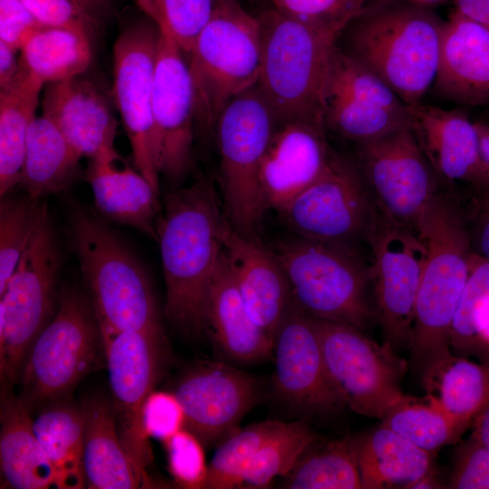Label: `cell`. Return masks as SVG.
<instances>
[{
    "instance_id": "57",
    "label": "cell",
    "mask_w": 489,
    "mask_h": 489,
    "mask_svg": "<svg viewBox=\"0 0 489 489\" xmlns=\"http://www.w3.org/2000/svg\"><path fill=\"white\" fill-rule=\"evenodd\" d=\"M417 1L430 2V1H436V0H417Z\"/></svg>"
},
{
    "instance_id": "35",
    "label": "cell",
    "mask_w": 489,
    "mask_h": 489,
    "mask_svg": "<svg viewBox=\"0 0 489 489\" xmlns=\"http://www.w3.org/2000/svg\"><path fill=\"white\" fill-rule=\"evenodd\" d=\"M283 478L282 487L288 489H362L352 437L317 438Z\"/></svg>"
},
{
    "instance_id": "8",
    "label": "cell",
    "mask_w": 489,
    "mask_h": 489,
    "mask_svg": "<svg viewBox=\"0 0 489 489\" xmlns=\"http://www.w3.org/2000/svg\"><path fill=\"white\" fill-rule=\"evenodd\" d=\"M276 125L254 86L228 102L215 128L223 207L230 225L244 235L256 236L265 213L259 173Z\"/></svg>"
},
{
    "instance_id": "53",
    "label": "cell",
    "mask_w": 489,
    "mask_h": 489,
    "mask_svg": "<svg viewBox=\"0 0 489 489\" xmlns=\"http://www.w3.org/2000/svg\"><path fill=\"white\" fill-rule=\"evenodd\" d=\"M456 11L489 30V0H455Z\"/></svg>"
},
{
    "instance_id": "22",
    "label": "cell",
    "mask_w": 489,
    "mask_h": 489,
    "mask_svg": "<svg viewBox=\"0 0 489 489\" xmlns=\"http://www.w3.org/2000/svg\"><path fill=\"white\" fill-rule=\"evenodd\" d=\"M409 122L427 160L447 183L480 181L479 136L464 111L416 103L408 106Z\"/></svg>"
},
{
    "instance_id": "6",
    "label": "cell",
    "mask_w": 489,
    "mask_h": 489,
    "mask_svg": "<svg viewBox=\"0 0 489 489\" xmlns=\"http://www.w3.org/2000/svg\"><path fill=\"white\" fill-rule=\"evenodd\" d=\"M270 248L285 272L293 302L309 316L360 331L377 320L370 262L362 254L292 235Z\"/></svg>"
},
{
    "instance_id": "19",
    "label": "cell",
    "mask_w": 489,
    "mask_h": 489,
    "mask_svg": "<svg viewBox=\"0 0 489 489\" xmlns=\"http://www.w3.org/2000/svg\"><path fill=\"white\" fill-rule=\"evenodd\" d=\"M174 393L184 409L185 428L209 446L238 429L258 402L260 386L248 373L224 363L205 362L187 371Z\"/></svg>"
},
{
    "instance_id": "36",
    "label": "cell",
    "mask_w": 489,
    "mask_h": 489,
    "mask_svg": "<svg viewBox=\"0 0 489 489\" xmlns=\"http://www.w3.org/2000/svg\"><path fill=\"white\" fill-rule=\"evenodd\" d=\"M451 350L489 368V261L475 254L453 321Z\"/></svg>"
},
{
    "instance_id": "39",
    "label": "cell",
    "mask_w": 489,
    "mask_h": 489,
    "mask_svg": "<svg viewBox=\"0 0 489 489\" xmlns=\"http://www.w3.org/2000/svg\"><path fill=\"white\" fill-rule=\"evenodd\" d=\"M283 422L265 420L238 428L219 443L210 463L205 488L242 487L244 473L264 442Z\"/></svg>"
},
{
    "instance_id": "50",
    "label": "cell",
    "mask_w": 489,
    "mask_h": 489,
    "mask_svg": "<svg viewBox=\"0 0 489 489\" xmlns=\"http://www.w3.org/2000/svg\"><path fill=\"white\" fill-rule=\"evenodd\" d=\"M471 210L464 212L474 254L489 261V187L474 189Z\"/></svg>"
},
{
    "instance_id": "32",
    "label": "cell",
    "mask_w": 489,
    "mask_h": 489,
    "mask_svg": "<svg viewBox=\"0 0 489 489\" xmlns=\"http://www.w3.org/2000/svg\"><path fill=\"white\" fill-rule=\"evenodd\" d=\"M420 381L427 398L466 430L489 401V368L453 352Z\"/></svg>"
},
{
    "instance_id": "37",
    "label": "cell",
    "mask_w": 489,
    "mask_h": 489,
    "mask_svg": "<svg viewBox=\"0 0 489 489\" xmlns=\"http://www.w3.org/2000/svg\"><path fill=\"white\" fill-rule=\"evenodd\" d=\"M405 396L380 419L381 425L417 446L436 453L457 442L466 431L441 408L430 401Z\"/></svg>"
},
{
    "instance_id": "44",
    "label": "cell",
    "mask_w": 489,
    "mask_h": 489,
    "mask_svg": "<svg viewBox=\"0 0 489 489\" xmlns=\"http://www.w3.org/2000/svg\"><path fill=\"white\" fill-rule=\"evenodd\" d=\"M215 4L216 0H161L159 28L174 39L184 53L189 54Z\"/></svg>"
},
{
    "instance_id": "13",
    "label": "cell",
    "mask_w": 489,
    "mask_h": 489,
    "mask_svg": "<svg viewBox=\"0 0 489 489\" xmlns=\"http://www.w3.org/2000/svg\"><path fill=\"white\" fill-rule=\"evenodd\" d=\"M359 167L382 215L417 230L438 177L424 154L410 122L380 137L357 143Z\"/></svg>"
},
{
    "instance_id": "55",
    "label": "cell",
    "mask_w": 489,
    "mask_h": 489,
    "mask_svg": "<svg viewBox=\"0 0 489 489\" xmlns=\"http://www.w3.org/2000/svg\"><path fill=\"white\" fill-rule=\"evenodd\" d=\"M139 8L158 26L162 22L161 0H132Z\"/></svg>"
},
{
    "instance_id": "49",
    "label": "cell",
    "mask_w": 489,
    "mask_h": 489,
    "mask_svg": "<svg viewBox=\"0 0 489 489\" xmlns=\"http://www.w3.org/2000/svg\"><path fill=\"white\" fill-rule=\"evenodd\" d=\"M40 25L22 0H0V42L20 51Z\"/></svg>"
},
{
    "instance_id": "20",
    "label": "cell",
    "mask_w": 489,
    "mask_h": 489,
    "mask_svg": "<svg viewBox=\"0 0 489 489\" xmlns=\"http://www.w3.org/2000/svg\"><path fill=\"white\" fill-rule=\"evenodd\" d=\"M326 129L324 125L308 120L276 125L259 173L265 211L280 214L323 173L334 153Z\"/></svg>"
},
{
    "instance_id": "30",
    "label": "cell",
    "mask_w": 489,
    "mask_h": 489,
    "mask_svg": "<svg viewBox=\"0 0 489 489\" xmlns=\"http://www.w3.org/2000/svg\"><path fill=\"white\" fill-rule=\"evenodd\" d=\"M81 158L55 123L42 114L28 130L19 185L34 198L56 194L76 178Z\"/></svg>"
},
{
    "instance_id": "26",
    "label": "cell",
    "mask_w": 489,
    "mask_h": 489,
    "mask_svg": "<svg viewBox=\"0 0 489 489\" xmlns=\"http://www.w3.org/2000/svg\"><path fill=\"white\" fill-rule=\"evenodd\" d=\"M205 329L235 361L257 363L273 355V340L248 313L223 249L208 292Z\"/></svg>"
},
{
    "instance_id": "4",
    "label": "cell",
    "mask_w": 489,
    "mask_h": 489,
    "mask_svg": "<svg viewBox=\"0 0 489 489\" xmlns=\"http://www.w3.org/2000/svg\"><path fill=\"white\" fill-rule=\"evenodd\" d=\"M257 20L261 65L255 86L277 124L308 120L325 126L326 81L340 35L273 7L262 12Z\"/></svg>"
},
{
    "instance_id": "9",
    "label": "cell",
    "mask_w": 489,
    "mask_h": 489,
    "mask_svg": "<svg viewBox=\"0 0 489 489\" xmlns=\"http://www.w3.org/2000/svg\"><path fill=\"white\" fill-rule=\"evenodd\" d=\"M381 212L356 163L336 152L279 214L292 235L361 253Z\"/></svg>"
},
{
    "instance_id": "43",
    "label": "cell",
    "mask_w": 489,
    "mask_h": 489,
    "mask_svg": "<svg viewBox=\"0 0 489 489\" xmlns=\"http://www.w3.org/2000/svg\"><path fill=\"white\" fill-rule=\"evenodd\" d=\"M383 1L386 0H269L278 12L340 36L355 18Z\"/></svg>"
},
{
    "instance_id": "7",
    "label": "cell",
    "mask_w": 489,
    "mask_h": 489,
    "mask_svg": "<svg viewBox=\"0 0 489 489\" xmlns=\"http://www.w3.org/2000/svg\"><path fill=\"white\" fill-rule=\"evenodd\" d=\"M189 58L197 122L206 135L213 134L228 102L257 83L261 65L257 17L238 0H216Z\"/></svg>"
},
{
    "instance_id": "52",
    "label": "cell",
    "mask_w": 489,
    "mask_h": 489,
    "mask_svg": "<svg viewBox=\"0 0 489 489\" xmlns=\"http://www.w3.org/2000/svg\"><path fill=\"white\" fill-rule=\"evenodd\" d=\"M479 136L480 181L476 188L489 187V122H475Z\"/></svg>"
},
{
    "instance_id": "46",
    "label": "cell",
    "mask_w": 489,
    "mask_h": 489,
    "mask_svg": "<svg viewBox=\"0 0 489 489\" xmlns=\"http://www.w3.org/2000/svg\"><path fill=\"white\" fill-rule=\"evenodd\" d=\"M42 26L64 28L91 40L98 18L72 0H22Z\"/></svg>"
},
{
    "instance_id": "24",
    "label": "cell",
    "mask_w": 489,
    "mask_h": 489,
    "mask_svg": "<svg viewBox=\"0 0 489 489\" xmlns=\"http://www.w3.org/2000/svg\"><path fill=\"white\" fill-rule=\"evenodd\" d=\"M85 178L97 211L107 220L130 225L158 241V194L114 147L90 158Z\"/></svg>"
},
{
    "instance_id": "5",
    "label": "cell",
    "mask_w": 489,
    "mask_h": 489,
    "mask_svg": "<svg viewBox=\"0 0 489 489\" xmlns=\"http://www.w3.org/2000/svg\"><path fill=\"white\" fill-rule=\"evenodd\" d=\"M71 241L101 336L147 331L164 335L148 275L101 219L75 210Z\"/></svg>"
},
{
    "instance_id": "40",
    "label": "cell",
    "mask_w": 489,
    "mask_h": 489,
    "mask_svg": "<svg viewBox=\"0 0 489 489\" xmlns=\"http://www.w3.org/2000/svg\"><path fill=\"white\" fill-rule=\"evenodd\" d=\"M326 129L356 143L369 140L409 122L408 110L395 111L365 104L341 96H326Z\"/></svg>"
},
{
    "instance_id": "2",
    "label": "cell",
    "mask_w": 489,
    "mask_h": 489,
    "mask_svg": "<svg viewBox=\"0 0 489 489\" xmlns=\"http://www.w3.org/2000/svg\"><path fill=\"white\" fill-rule=\"evenodd\" d=\"M417 231L426 243L427 257L408 350L409 369L420 380L452 353V324L473 251L464 211L450 196L438 192L430 199Z\"/></svg>"
},
{
    "instance_id": "14",
    "label": "cell",
    "mask_w": 489,
    "mask_h": 489,
    "mask_svg": "<svg viewBox=\"0 0 489 489\" xmlns=\"http://www.w3.org/2000/svg\"><path fill=\"white\" fill-rule=\"evenodd\" d=\"M160 28L153 21L127 26L113 45L112 93L129 139L133 164L159 195V169L152 115Z\"/></svg>"
},
{
    "instance_id": "42",
    "label": "cell",
    "mask_w": 489,
    "mask_h": 489,
    "mask_svg": "<svg viewBox=\"0 0 489 489\" xmlns=\"http://www.w3.org/2000/svg\"><path fill=\"white\" fill-rule=\"evenodd\" d=\"M47 206L27 194L3 197L0 206V296L26 248Z\"/></svg>"
},
{
    "instance_id": "56",
    "label": "cell",
    "mask_w": 489,
    "mask_h": 489,
    "mask_svg": "<svg viewBox=\"0 0 489 489\" xmlns=\"http://www.w3.org/2000/svg\"><path fill=\"white\" fill-rule=\"evenodd\" d=\"M86 9L98 19L101 15H105L110 11L112 0H72Z\"/></svg>"
},
{
    "instance_id": "47",
    "label": "cell",
    "mask_w": 489,
    "mask_h": 489,
    "mask_svg": "<svg viewBox=\"0 0 489 489\" xmlns=\"http://www.w3.org/2000/svg\"><path fill=\"white\" fill-rule=\"evenodd\" d=\"M447 484L452 489H489V448L474 433L456 448Z\"/></svg>"
},
{
    "instance_id": "17",
    "label": "cell",
    "mask_w": 489,
    "mask_h": 489,
    "mask_svg": "<svg viewBox=\"0 0 489 489\" xmlns=\"http://www.w3.org/2000/svg\"><path fill=\"white\" fill-rule=\"evenodd\" d=\"M174 39L160 29L152 99L159 173L181 183L193 166L197 95L189 64Z\"/></svg>"
},
{
    "instance_id": "48",
    "label": "cell",
    "mask_w": 489,
    "mask_h": 489,
    "mask_svg": "<svg viewBox=\"0 0 489 489\" xmlns=\"http://www.w3.org/2000/svg\"><path fill=\"white\" fill-rule=\"evenodd\" d=\"M185 413L175 393L153 390L142 409V423L149 437L165 442L185 428Z\"/></svg>"
},
{
    "instance_id": "25",
    "label": "cell",
    "mask_w": 489,
    "mask_h": 489,
    "mask_svg": "<svg viewBox=\"0 0 489 489\" xmlns=\"http://www.w3.org/2000/svg\"><path fill=\"white\" fill-rule=\"evenodd\" d=\"M42 110L81 158L90 159L101 149L114 147L117 121L108 101L92 82L79 76L47 83Z\"/></svg>"
},
{
    "instance_id": "23",
    "label": "cell",
    "mask_w": 489,
    "mask_h": 489,
    "mask_svg": "<svg viewBox=\"0 0 489 489\" xmlns=\"http://www.w3.org/2000/svg\"><path fill=\"white\" fill-rule=\"evenodd\" d=\"M433 86L454 102L489 103V30L456 10L444 22Z\"/></svg>"
},
{
    "instance_id": "18",
    "label": "cell",
    "mask_w": 489,
    "mask_h": 489,
    "mask_svg": "<svg viewBox=\"0 0 489 489\" xmlns=\"http://www.w3.org/2000/svg\"><path fill=\"white\" fill-rule=\"evenodd\" d=\"M273 388L302 412L331 414L346 407L327 373L312 319L292 302L273 337Z\"/></svg>"
},
{
    "instance_id": "28",
    "label": "cell",
    "mask_w": 489,
    "mask_h": 489,
    "mask_svg": "<svg viewBox=\"0 0 489 489\" xmlns=\"http://www.w3.org/2000/svg\"><path fill=\"white\" fill-rule=\"evenodd\" d=\"M82 464L85 487L131 489L143 487L120 440L112 404L101 398L85 399Z\"/></svg>"
},
{
    "instance_id": "31",
    "label": "cell",
    "mask_w": 489,
    "mask_h": 489,
    "mask_svg": "<svg viewBox=\"0 0 489 489\" xmlns=\"http://www.w3.org/2000/svg\"><path fill=\"white\" fill-rule=\"evenodd\" d=\"M43 85L21 63L16 79L0 91L1 197L21 182L28 130Z\"/></svg>"
},
{
    "instance_id": "51",
    "label": "cell",
    "mask_w": 489,
    "mask_h": 489,
    "mask_svg": "<svg viewBox=\"0 0 489 489\" xmlns=\"http://www.w3.org/2000/svg\"><path fill=\"white\" fill-rule=\"evenodd\" d=\"M16 52L0 42V90L8 87L20 72L21 61Z\"/></svg>"
},
{
    "instance_id": "21",
    "label": "cell",
    "mask_w": 489,
    "mask_h": 489,
    "mask_svg": "<svg viewBox=\"0 0 489 489\" xmlns=\"http://www.w3.org/2000/svg\"><path fill=\"white\" fill-rule=\"evenodd\" d=\"M223 251L244 306L253 321L273 340L292 294L277 257L256 236L226 224Z\"/></svg>"
},
{
    "instance_id": "10",
    "label": "cell",
    "mask_w": 489,
    "mask_h": 489,
    "mask_svg": "<svg viewBox=\"0 0 489 489\" xmlns=\"http://www.w3.org/2000/svg\"><path fill=\"white\" fill-rule=\"evenodd\" d=\"M101 350L103 340L90 299L66 289L54 318L26 356L21 372L22 399L29 408L67 394L97 367Z\"/></svg>"
},
{
    "instance_id": "3",
    "label": "cell",
    "mask_w": 489,
    "mask_h": 489,
    "mask_svg": "<svg viewBox=\"0 0 489 489\" xmlns=\"http://www.w3.org/2000/svg\"><path fill=\"white\" fill-rule=\"evenodd\" d=\"M444 22L425 8L386 0L343 30L347 50L340 49L413 105L436 79Z\"/></svg>"
},
{
    "instance_id": "16",
    "label": "cell",
    "mask_w": 489,
    "mask_h": 489,
    "mask_svg": "<svg viewBox=\"0 0 489 489\" xmlns=\"http://www.w3.org/2000/svg\"><path fill=\"white\" fill-rule=\"evenodd\" d=\"M120 440L143 485L152 460L142 409L159 378L164 335L147 331L101 336Z\"/></svg>"
},
{
    "instance_id": "34",
    "label": "cell",
    "mask_w": 489,
    "mask_h": 489,
    "mask_svg": "<svg viewBox=\"0 0 489 489\" xmlns=\"http://www.w3.org/2000/svg\"><path fill=\"white\" fill-rule=\"evenodd\" d=\"M83 416L81 407L55 404L34 420V432L56 475L57 488L85 487L82 464Z\"/></svg>"
},
{
    "instance_id": "41",
    "label": "cell",
    "mask_w": 489,
    "mask_h": 489,
    "mask_svg": "<svg viewBox=\"0 0 489 489\" xmlns=\"http://www.w3.org/2000/svg\"><path fill=\"white\" fill-rule=\"evenodd\" d=\"M330 95L341 96L395 111L408 110V105L382 79L344 53L338 43L331 57L326 81L325 97Z\"/></svg>"
},
{
    "instance_id": "11",
    "label": "cell",
    "mask_w": 489,
    "mask_h": 489,
    "mask_svg": "<svg viewBox=\"0 0 489 489\" xmlns=\"http://www.w3.org/2000/svg\"><path fill=\"white\" fill-rule=\"evenodd\" d=\"M60 267L46 209L0 296V373L5 382L22 372L34 341L49 322Z\"/></svg>"
},
{
    "instance_id": "12",
    "label": "cell",
    "mask_w": 489,
    "mask_h": 489,
    "mask_svg": "<svg viewBox=\"0 0 489 489\" xmlns=\"http://www.w3.org/2000/svg\"><path fill=\"white\" fill-rule=\"evenodd\" d=\"M312 319L327 373L346 407L381 419L405 397L400 384L408 362L352 325Z\"/></svg>"
},
{
    "instance_id": "54",
    "label": "cell",
    "mask_w": 489,
    "mask_h": 489,
    "mask_svg": "<svg viewBox=\"0 0 489 489\" xmlns=\"http://www.w3.org/2000/svg\"><path fill=\"white\" fill-rule=\"evenodd\" d=\"M475 436L489 448V401L473 424Z\"/></svg>"
},
{
    "instance_id": "38",
    "label": "cell",
    "mask_w": 489,
    "mask_h": 489,
    "mask_svg": "<svg viewBox=\"0 0 489 489\" xmlns=\"http://www.w3.org/2000/svg\"><path fill=\"white\" fill-rule=\"evenodd\" d=\"M317 434L305 421L283 423L260 447L249 464L242 487L269 488L272 481L286 475Z\"/></svg>"
},
{
    "instance_id": "15",
    "label": "cell",
    "mask_w": 489,
    "mask_h": 489,
    "mask_svg": "<svg viewBox=\"0 0 489 489\" xmlns=\"http://www.w3.org/2000/svg\"><path fill=\"white\" fill-rule=\"evenodd\" d=\"M369 251L383 343L397 353L408 350L426 243L417 230L398 225L381 213L369 237Z\"/></svg>"
},
{
    "instance_id": "33",
    "label": "cell",
    "mask_w": 489,
    "mask_h": 489,
    "mask_svg": "<svg viewBox=\"0 0 489 489\" xmlns=\"http://www.w3.org/2000/svg\"><path fill=\"white\" fill-rule=\"evenodd\" d=\"M23 66L44 84L79 77L92 59V40L78 32L40 25L21 50Z\"/></svg>"
},
{
    "instance_id": "45",
    "label": "cell",
    "mask_w": 489,
    "mask_h": 489,
    "mask_svg": "<svg viewBox=\"0 0 489 489\" xmlns=\"http://www.w3.org/2000/svg\"><path fill=\"white\" fill-rule=\"evenodd\" d=\"M163 443L168 470L176 483L187 489L205 488L208 464L201 441L183 428Z\"/></svg>"
},
{
    "instance_id": "27",
    "label": "cell",
    "mask_w": 489,
    "mask_h": 489,
    "mask_svg": "<svg viewBox=\"0 0 489 489\" xmlns=\"http://www.w3.org/2000/svg\"><path fill=\"white\" fill-rule=\"evenodd\" d=\"M1 487L57 488L55 471L34 429V420L21 397L9 387L1 392Z\"/></svg>"
},
{
    "instance_id": "1",
    "label": "cell",
    "mask_w": 489,
    "mask_h": 489,
    "mask_svg": "<svg viewBox=\"0 0 489 489\" xmlns=\"http://www.w3.org/2000/svg\"><path fill=\"white\" fill-rule=\"evenodd\" d=\"M227 223L213 182L203 175L165 197L157 223L167 292L164 312L187 333L205 330L208 292Z\"/></svg>"
},
{
    "instance_id": "29",
    "label": "cell",
    "mask_w": 489,
    "mask_h": 489,
    "mask_svg": "<svg viewBox=\"0 0 489 489\" xmlns=\"http://www.w3.org/2000/svg\"><path fill=\"white\" fill-rule=\"evenodd\" d=\"M362 489H412L435 472L434 454L380 425L352 437Z\"/></svg>"
}]
</instances>
